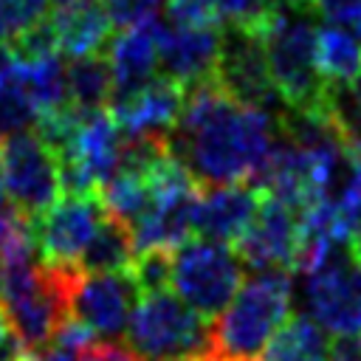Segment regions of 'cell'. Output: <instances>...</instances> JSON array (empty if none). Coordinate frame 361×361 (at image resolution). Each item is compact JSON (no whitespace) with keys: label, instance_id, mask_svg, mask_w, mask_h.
I'll return each instance as SVG.
<instances>
[{"label":"cell","instance_id":"obj_11","mask_svg":"<svg viewBox=\"0 0 361 361\" xmlns=\"http://www.w3.org/2000/svg\"><path fill=\"white\" fill-rule=\"evenodd\" d=\"M186 87L169 76H155L144 87L110 99L107 110L121 135H169L180 118Z\"/></svg>","mask_w":361,"mask_h":361},{"label":"cell","instance_id":"obj_36","mask_svg":"<svg viewBox=\"0 0 361 361\" xmlns=\"http://www.w3.org/2000/svg\"><path fill=\"white\" fill-rule=\"evenodd\" d=\"M350 257H353V262H358L361 265V231L353 237V243H350Z\"/></svg>","mask_w":361,"mask_h":361},{"label":"cell","instance_id":"obj_30","mask_svg":"<svg viewBox=\"0 0 361 361\" xmlns=\"http://www.w3.org/2000/svg\"><path fill=\"white\" fill-rule=\"evenodd\" d=\"M166 20L172 25L197 28V25H220L212 0H166Z\"/></svg>","mask_w":361,"mask_h":361},{"label":"cell","instance_id":"obj_18","mask_svg":"<svg viewBox=\"0 0 361 361\" xmlns=\"http://www.w3.org/2000/svg\"><path fill=\"white\" fill-rule=\"evenodd\" d=\"M133 259H135V243L130 226L107 214L76 262L85 274H121L130 271Z\"/></svg>","mask_w":361,"mask_h":361},{"label":"cell","instance_id":"obj_28","mask_svg":"<svg viewBox=\"0 0 361 361\" xmlns=\"http://www.w3.org/2000/svg\"><path fill=\"white\" fill-rule=\"evenodd\" d=\"M102 3L110 14V23L118 28H133L147 20H155L166 8V0H102Z\"/></svg>","mask_w":361,"mask_h":361},{"label":"cell","instance_id":"obj_14","mask_svg":"<svg viewBox=\"0 0 361 361\" xmlns=\"http://www.w3.org/2000/svg\"><path fill=\"white\" fill-rule=\"evenodd\" d=\"M259 200H262V186L254 180L203 189L195 212V237L234 245L254 220Z\"/></svg>","mask_w":361,"mask_h":361},{"label":"cell","instance_id":"obj_10","mask_svg":"<svg viewBox=\"0 0 361 361\" xmlns=\"http://www.w3.org/2000/svg\"><path fill=\"white\" fill-rule=\"evenodd\" d=\"M310 316L324 327L338 333L361 330V293L353 279V257H333L313 274L305 285Z\"/></svg>","mask_w":361,"mask_h":361},{"label":"cell","instance_id":"obj_29","mask_svg":"<svg viewBox=\"0 0 361 361\" xmlns=\"http://www.w3.org/2000/svg\"><path fill=\"white\" fill-rule=\"evenodd\" d=\"M310 11L361 39V0H310Z\"/></svg>","mask_w":361,"mask_h":361},{"label":"cell","instance_id":"obj_21","mask_svg":"<svg viewBox=\"0 0 361 361\" xmlns=\"http://www.w3.org/2000/svg\"><path fill=\"white\" fill-rule=\"evenodd\" d=\"M17 73L39 113H51L68 104V68L59 54L34 62H17Z\"/></svg>","mask_w":361,"mask_h":361},{"label":"cell","instance_id":"obj_5","mask_svg":"<svg viewBox=\"0 0 361 361\" xmlns=\"http://www.w3.org/2000/svg\"><path fill=\"white\" fill-rule=\"evenodd\" d=\"M245 265L226 243L189 237L172 251V290L203 319L214 322L243 288Z\"/></svg>","mask_w":361,"mask_h":361},{"label":"cell","instance_id":"obj_35","mask_svg":"<svg viewBox=\"0 0 361 361\" xmlns=\"http://www.w3.org/2000/svg\"><path fill=\"white\" fill-rule=\"evenodd\" d=\"M11 336H14L11 322H8V316H6V310H3V305H0V344H6Z\"/></svg>","mask_w":361,"mask_h":361},{"label":"cell","instance_id":"obj_23","mask_svg":"<svg viewBox=\"0 0 361 361\" xmlns=\"http://www.w3.org/2000/svg\"><path fill=\"white\" fill-rule=\"evenodd\" d=\"M39 110L34 104V99L28 96L17 68L11 73L0 76V141L25 133L31 124H37Z\"/></svg>","mask_w":361,"mask_h":361},{"label":"cell","instance_id":"obj_32","mask_svg":"<svg viewBox=\"0 0 361 361\" xmlns=\"http://www.w3.org/2000/svg\"><path fill=\"white\" fill-rule=\"evenodd\" d=\"M20 361H82V350H73V347H65L59 341H48L37 350H28Z\"/></svg>","mask_w":361,"mask_h":361},{"label":"cell","instance_id":"obj_1","mask_svg":"<svg viewBox=\"0 0 361 361\" xmlns=\"http://www.w3.org/2000/svg\"><path fill=\"white\" fill-rule=\"evenodd\" d=\"M276 116L237 102L214 76L186 87L183 110L169 133V152L200 189L257 180L276 147Z\"/></svg>","mask_w":361,"mask_h":361},{"label":"cell","instance_id":"obj_24","mask_svg":"<svg viewBox=\"0 0 361 361\" xmlns=\"http://www.w3.org/2000/svg\"><path fill=\"white\" fill-rule=\"evenodd\" d=\"M285 0H212L220 25H240L257 31L279 11Z\"/></svg>","mask_w":361,"mask_h":361},{"label":"cell","instance_id":"obj_38","mask_svg":"<svg viewBox=\"0 0 361 361\" xmlns=\"http://www.w3.org/2000/svg\"><path fill=\"white\" fill-rule=\"evenodd\" d=\"M350 90H353V96H355V102L361 104V71H358V76L353 79V85H350Z\"/></svg>","mask_w":361,"mask_h":361},{"label":"cell","instance_id":"obj_40","mask_svg":"<svg viewBox=\"0 0 361 361\" xmlns=\"http://www.w3.org/2000/svg\"><path fill=\"white\" fill-rule=\"evenodd\" d=\"M290 6H296V8H307L310 11V0H288Z\"/></svg>","mask_w":361,"mask_h":361},{"label":"cell","instance_id":"obj_42","mask_svg":"<svg viewBox=\"0 0 361 361\" xmlns=\"http://www.w3.org/2000/svg\"><path fill=\"white\" fill-rule=\"evenodd\" d=\"M6 209H8V206H6ZM6 209H3V212H6ZM3 212H0V220H3Z\"/></svg>","mask_w":361,"mask_h":361},{"label":"cell","instance_id":"obj_13","mask_svg":"<svg viewBox=\"0 0 361 361\" xmlns=\"http://www.w3.org/2000/svg\"><path fill=\"white\" fill-rule=\"evenodd\" d=\"M223 25H197L183 28L166 20V28L158 42V68L164 76L192 87L214 76L220 54Z\"/></svg>","mask_w":361,"mask_h":361},{"label":"cell","instance_id":"obj_15","mask_svg":"<svg viewBox=\"0 0 361 361\" xmlns=\"http://www.w3.org/2000/svg\"><path fill=\"white\" fill-rule=\"evenodd\" d=\"M166 28V17L147 20L133 28H121L110 42H107V59L113 71V96H127L147 82L155 79L158 71V42Z\"/></svg>","mask_w":361,"mask_h":361},{"label":"cell","instance_id":"obj_31","mask_svg":"<svg viewBox=\"0 0 361 361\" xmlns=\"http://www.w3.org/2000/svg\"><path fill=\"white\" fill-rule=\"evenodd\" d=\"M82 361H141L127 344L116 341H93L82 350Z\"/></svg>","mask_w":361,"mask_h":361},{"label":"cell","instance_id":"obj_8","mask_svg":"<svg viewBox=\"0 0 361 361\" xmlns=\"http://www.w3.org/2000/svg\"><path fill=\"white\" fill-rule=\"evenodd\" d=\"M302 245V214L262 189L259 209L231 245L251 271H293Z\"/></svg>","mask_w":361,"mask_h":361},{"label":"cell","instance_id":"obj_19","mask_svg":"<svg viewBox=\"0 0 361 361\" xmlns=\"http://www.w3.org/2000/svg\"><path fill=\"white\" fill-rule=\"evenodd\" d=\"M316 65L327 87H350L361 71V39L336 25L319 28Z\"/></svg>","mask_w":361,"mask_h":361},{"label":"cell","instance_id":"obj_37","mask_svg":"<svg viewBox=\"0 0 361 361\" xmlns=\"http://www.w3.org/2000/svg\"><path fill=\"white\" fill-rule=\"evenodd\" d=\"M8 206V197H6V180H3V166H0V212Z\"/></svg>","mask_w":361,"mask_h":361},{"label":"cell","instance_id":"obj_27","mask_svg":"<svg viewBox=\"0 0 361 361\" xmlns=\"http://www.w3.org/2000/svg\"><path fill=\"white\" fill-rule=\"evenodd\" d=\"M51 0H0V39L11 42L23 28L45 17Z\"/></svg>","mask_w":361,"mask_h":361},{"label":"cell","instance_id":"obj_7","mask_svg":"<svg viewBox=\"0 0 361 361\" xmlns=\"http://www.w3.org/2000/svg\"><path fill=\"white\" fill-rule=\"evenodd\" d=\"M214 82L248 107H259L274 116L279 113V93L274 87L265 45L257 31L223 25Z\"/></svg>","mask_w":361,"mask_h":361},{"label":"cell","instance_id":"obj_2","mask_svg":"<svg viewBox=\"0 0 361 361\" xmlns=\"http://www.w3.org/2000/svg\"><path fill=\"white\" fill-rule=\"evenodd\" d=\"M290 316L288 271H254L228 307L212 322L209 353L220 361H257Z\"/></svg>","mask_w":361,"mask_h":361},{"label":"cell","instance_id":"obj_17","mask_svg":"<svg viewBox=\"0 0 361 361\" xmlns=\"http://www.w3.org/2000/svg\"><path fill=\"white\" fill-rule=\"evenodd\" d=\"M257 361H330V344L313 316L293 313L274 333Z\"/></svg>","mask_w":361,"mask_h":361},{"label":"cell","instance_id":"obj_33","mask_svg":"<svg viewBox=\"0 0 361 361\" xmlns=\"http://www.w3.org/2000/svg\"><path fill=\"white\" fill-rule=\"evenodd\" d=\"M330 361H361V330L338 333L330 341Z\"/></svg>","mask_w":361,"mask_h":361},{"label":"cell","instance_id":"obj_39","mask_svg":"<svg viewBox=\"0 0 361 361\" xmlns=\"http://www.w3.org/2000/svg\"><path fill=\"white\" fill-rule=\"evenodd\" d=\"M73 3H85V0H51L54 8H65V6H73Z\"/></svg>","mask_w":361,"mask_h":361},{"label":"cell","instance_id":"obj_41","mask_svg":"<svg viewBox=\"0 0 361 361\" xmlns=\"http://www.w3.org/2000/svg\"><path fill=\"white\" fill-rule=\"evenodd\" d=\"M0 285H3V262H0Z\"/></svg>","mask_w":361,"mask_h":361},{"label":"cell","instance_id":"obj_4","mask_svg":"<svg viewBox=\"0 0 361 361\" xmlns=\"http://www.w3.org/2000/svg\"><path fill=\"white\" fill-rule=\"evenodd\" d=\"M127 347L141 361H195L209 353L212 322L178 293H144L127 322Z\"/></svg>","mask_w":361,"mask_h":361},{"label":"cell","instance_id":"obj_20","mask_svg":"<svg viewBox=\"0 0 361 361\" xmlns=\"http://www.w3.org/2000/svg\"><path fill=\"white\" fill-rule=\"evenodd\" d=\"M113 96V71L107 54L71 59L68 65V102L79 110H102Z\"/></svg>","mask_w":361,"mask_h":361},{"label":"cell","instance_id":"obj_34","mask_svg":"<svg viewBox=\"0 0 361 361\" xmlns=\"http://www.w3.org/2000/svg\"><path fill=\"white\" fill-rule=\"evenodd\" d=\"M17 68V54L11 48V42H3L0 39V76L3 73H11Z\"/></svg>","mask_w":361,"mask_h":361},{"label":"cell","instance_id":"obj_22","mask_svg":"<svg viewBox=\"0 0 361 361\" xmlns=\"http://www.w3.org/2000/svg\"><path fill=\"white\" fill-rule=\"evenodd\" d=\"M99 195L107 214L124 220L127 226L138 223L155 206L149 180L147 175H138V172H124V169L113 172V178L99 189Z\"/></svg>","mask_w":361,"mask_h":361},{"label":"cell","instance_id":"obj_3","mask_svg":"<svg viewBox=\"0 0 361 361\" xmlns=\"http://www.w3.org/2000/svg\"><path fill=\"white\" fill-rule=\"evenodd\" d=\"M288 0L259 28L274 87L285 107L307 113L327 107V85L316 65V28Z\"/></svg>","mask_w":361,"mask_h":361},{"label":"cell","instance_id":"obj_12","mask_svg":"<svg viewBox=\"0 0 361 361\" xmlns=\"http://www.w3.org/2000/svg\"><path fill=\"white\" fill-rule=\"evenodd\" d=\"M138 299H141V293L127 271L85 274L73 293L71 316L85 322L96 336H116V333L127 330V322H130Z\"/></svg>","mask_w":361,"mask_h":361},{"label":"cell","instance_id":"obj_6","mask_svg":"<svg viewBox=\"0 0 361 361\" xmlns=\"http://www.w3.org/2000/svg\"><path fill=\"white\" fill-rule=\"evenodd\" d=\"M0 166L6 197L23 217H37L62 195L59 161L37 133H17L0 141Z\"/></svg>","mask_w":361,"mask_h":361},{"label":"cell","instance_id":"obj_25","mask_svg":"<svg viewBox=\"0 0 361 361\" xmlns=\"http://www.w3.org/2000/svg\"><path fill=\"white\" fill-rule=\"evenodd\" d=\"M130 279L135 282L138 293H155L172 288V251H138L130 265Z\"/></svg>","mask_w":361,"mask_h":361},{"label":"cell","instance_id":"obj_16","mask_svg":"<svg viewBox=\"0 0 361 361\" xmlns=\"http://www.w3.org/2000/svg\"><path fill=\"white\" fill-rule=\"evenodd\" d=\"M54 23L59 34V51L68 59L102 54V48H107V42L113 39V23L102 0H85L56 8Z\"/></svg>","mask_w":361,"mask_h":361},{"label":"cell","instance_id":"obj_26","mask_svg":"<svg viewBox=\"0 0 361 361\" xmlns=\"http://www.w3.org/2000/svg\"><path fill=\"white\" fill-rule=\"evenodd\" d=\"M11 48L17 54V62H34L42 56H54L59 54V34H56V23L51 14L39 17L37 23H31L28 28H23L14 39Z\"/></svg>","mask_w":361,"mask_h":361},{"label":"cell","instance_id":"obj_9","mask_svg":"<svg viewBox=\"0 0 361 361\" xmlns=\"http://www.w3.org/2000/svg\"><path fill=\"white\" fill-rule=\"evenodd\" d=\"M104 217H107V209L99 192L59 197L51 209L28 220L39 259L76 262Z\"/></svg>","mask_w":361,"mask_h":361}]
</instances>
